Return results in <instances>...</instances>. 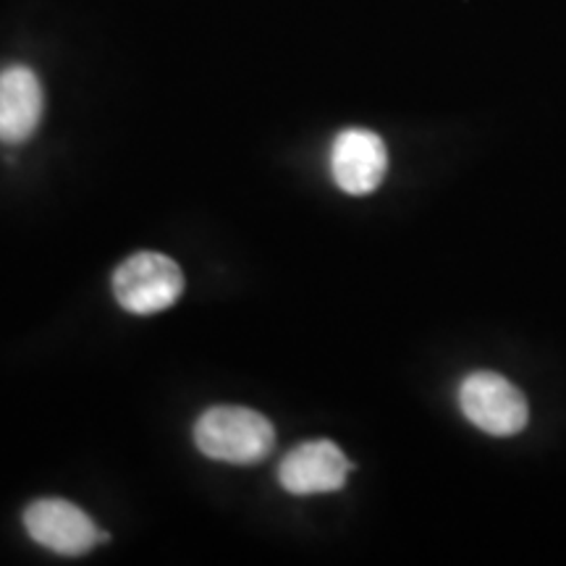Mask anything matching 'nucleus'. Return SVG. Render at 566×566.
<instances>
[{"mask_svg": "<svg viewBox=\"0 0 566 566\" xmlns=\"http://www.w3.org/2000/svg\"><path fill=\"white\" fill-rule=\"evenodd\" d=\"M195 443L216 462L258 464L273 451L275 430L250 407H212L195 422Z\"/></svg>", "mask_w": 566, "mask_h": 566, "instance_id": "1", "label": "nucleus"}, {"mask_svg": "<svg viewBox=\"0 0 566 566\" xmlns=\"http://www.w3.org/2000/svg\"><path fill=\"white\" fill-rule=\"evenodd\" d=\"M184 294V273L160 252H137L113 273V296L132 315H155L174 307Z\"/></svg>", "mask_w": 566, "mask_h": 566, "instance_id": "2", "label": "nucleus"}, {"mask_svg": "<svg viewBox=\"0 0 566 566\" xmlns=\"http://www.w3.org/2000/svg\"><path fill=\"white\" fill-rule=\"evenodd\" d=\"M459 409L478 430L495 438L522 433L530 420L525 394L491 370L467 375L459 386Z\"/></svg>", "mask_w": 566, "mask_h": 566, "instance_id": "3", "label": "nucleus"}, {"mask_svg": "<svg viewBox=\"0 0 566 566\" xmlns=\"http://www.w3.org/2000/svg\"><path fill=\"white\" fill-rule=\"evenodd\" d=\"M24 527L34 543L61 556H82L108 541L87 512L63 499H40L27 506Z\"/></svg>", "mask_w": 566, "mask_h": 566, "instance_id": "4", "label": "nucleus"}, {"mask_svg": "<svg viewBox=\"0 0 566 566\" xmlns=\"http://www.w3.org/2000/svg\"><path fill=\"white\" fill-rule=\"evenodd\" d=\"M349 459L334 441H307L294 446L281 459L279 483L292 495H321L342 491L349 480Z\"/></svg>", "mask_w": 566, "mask_h": 566, "instance_id": "5", "label": "nucleus"}, {"mask_svg": "<svg viewBox=\"0 0 566 566\" xmlns=\"http://www.w3.org/2000/svg\"><path fill=\"white\" fill-rule=\"evenodd\" d=\"M388 150L384 139L367 129H346L331 145V176L352 197L375 192L386 179Z\"/></svg>", "mask_w": 566, "mask_h": 566, "instance_id": "6", "label": "nucleus"}, {"mask_svg": "<svg viewBox=\"0 0 566 566\" xmlns=\"http://www.w3.org/2000/svg\"><path fill=\"white\" fill-rule=\"evenodd\" d=\"M42 84L32 69L0 71V142L21 145L38 132L42 118Z\"/></svg>", "mask_w": 566, "mask_h": 566, "instance_id": "7", "label": "nucleus"}]
</instances>
